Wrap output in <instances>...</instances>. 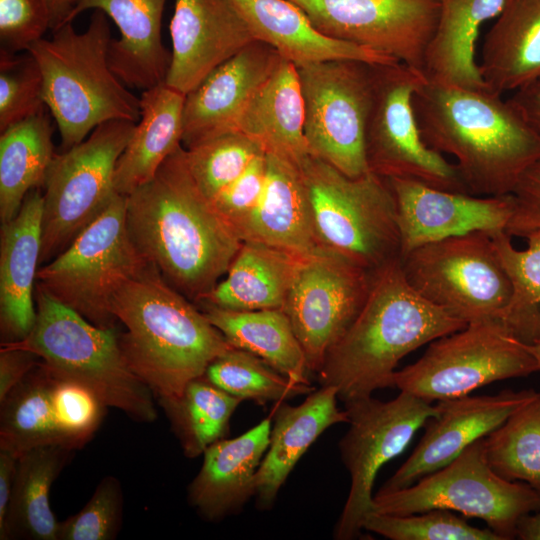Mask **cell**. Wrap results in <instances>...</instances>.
I'll return each instance as SVG.
<instances>
[{
	"label": "cell",
	"instance_id": "45",
	"mask_svg": "<svg viewBox=\"0 0 540 540\" xmlns=\"http://www.w3.org/2000/svg\"><path fill=\"white\" fill-rule=\"evenodd\" d=\"M123 493L119 480L104 477L76 514L59 522L57 540H112L120 531Z\"/></svg>",
	"mask_w": 540,
	"mask_h": 540
},
{
	"label": "cell",
	"instance_id": "46",
	"mask_svg": "<svg viewBox=\"0 0 540 540\" xmlns=\"http://www.w3.org/2000/svg\"><path fill=\"white\" fill-rule=\"evenodd\" d=\"M51 29L46 0H0V52L17 54Z\"/></svg>",
	"mask_w": 540,
	"mask_h": 540
},
{
	"label": "cell",
	"instance_id": "28",
	"mask_svg": "<svg viewBox=\"0 0 540 540\" xmlns=\"http://www.w3.org/2000/svg\"><path fill=\"white\" fill-rule=\"evenodd\" d=\"M186 95L166 83L144 90L140 119L115 168V191L128 196L150 181L165 159L182 144Z\"/></svg>",
	"mask_w": 540,
	"mask_h": 540
},
{
	"label": "cell",
	"instance_id": "7",
	"mask_svg": "<svg viewBox=\"0 0 540 540\" xmlns=\"http://www.w3.org/2000/svg\"><path fill=\"white\" fill-rule=\"evenodd\" d=\"M299 167L323 249L370 271L400 258L396 202L387 179L370 171L352 178L311 154Z\"/></svg>",
	"mask_w": 540,
	"mask_h": 540
},
{
	"label": "cell",
	"instance_id": "49",
	"mask_svg": "<svg viewBox=\"0 0 540 540\" xmlns=\"http://www.w3.org/2000/svg\"><path fill=\"white\" fill-rule=\"evenodd\" d=\"M40 361L33 352L13 345L1 346L0 400L15 387Z\"/></svg>",
	"mask_w": 540,
	"mask_h": 540
},
{
	"label": "cell",
	"instance_id": "37",
	"mask_svg": "<svg viewBox=\"0 0 540 540\" xmlns=\"http://www.w3.org/2000/svg\"><path fill=\"white\" fill-rule=\"evenodd\" d=\"M242 401L201 376L190 381L177 398L160 405L184 455L195 458L227 435L230 419Z\"/></svg>",
	"mask_w": 540,
	"mask_h": 540
},
{
	"label": "cell",
	"instance_id": "42",
	"mask_svg": "<svg viewBox=\"0 0 540 540\" xmlns=\"http://www.w3.org/2000/svg\"><path fill=\"white\" fill-rule=\"evenodd\" d=\"M363 529L391 540H502L490 528L472 526L445 509L409 515L371 512Z\"/></svg>",
	"mask_w": 540,
	"mask_h": 540
},
{
	"label": "cell",
	"instance_id": "20",
	"mask_svg": "<svg viewBox=\"0 0 540 540\" xmlns=\"http://www.w3.org/2000/svg\"><path fill=\"white\" fill-rule=\"evenodd\" d=\"M169 30L172 51L165 83L185 95L256 41L232 0H175Z\"/></svg>",
	"mask_w": 540,
	"mask_h": 540
},
{
	"label": "cell",
	"instance_id": "4",
	"mask_svg": "<svg viewBox=\"0 0 540 540\" xmlns=\"http://www.w3.org/2000/svg\"><path fill=\"white\" fill-rule=\"evenodd\" d=\"M466 322L418 295L395 259L374 273L359 314L328 351L316 373L321 385L337 388L343 403L394 387L399 361Z\"/></svg>",
	"mask_w": 540,
	"mask_h": 540
},
{
	"label": "cell",
	"instance_id": "25",
	"mask_svg": "<svg viewBox=\"0 0 540 540\" xmlns=\"http://www.w3.org/2000/svg\"><path fill=\"white\" fill-rule=\"evenodd\" d=\"M337 400L336 387L321 385L299 405L275 403L268 449L255 479L258 509H271L297 462L325 430L348 423V414L338 408Z\"/></svg>",
	"mask_w": 540,
	"mask_h": 540
},
{
	"label": "cell",
	"instance_id": "22",
	"mask_svg": "<svg viewBox=\"0 0 540 540\" xmlns=\"http://www.w3.org/2000/svg\"><path fill=\"white\" fill-rule=\"evenodd\" d=\"M43 194L40 188L25 197L17 215L0 230L1 346L18 343L36 320L35 281L41 252Z\"/></svg>",
	"mask_w": 540,
	"mask_h": 540
},
{
	"label": "cell",
	"instance_id": "44",
	"mask_svg": "<svg viewBox=\"0 0 540 540\" xmlns=\"http://www.w3.org/2000/svg\"><path fill=\"white\" fill-rule=\"evenodd\" d=\"M51 403L57 426L74 450L81 449L93 438L107 408L85 386L55 374Z\"/></svg>",
	"mask_w": 540,
	"mask_h": 540
},
{
	"label": "cell",
	"instance_id": "17",
	"mask_svg": "<svg viewBox=\"0 0 540 540\" xmlns=\"http://www.w3.org/2000/svg\"><path fill=\"white\" fill-rule=\"evenodd\" d=\"M290 1L326 37L386 55L424 75L439 0Z\"/></svg>",
	"mask_w": 540,
	"mask_h": 540
},
{
	"label": "cell",
	"instance_id": "2",
	"mask_svg": "<svg viewBox=\"0 0 540 540\" xmlns=\"http://www.w3.org/2000/svg\"><path fill=\"white\" fill-rule=\"evenodd\" d=\"M412 107L425 144L456 159L468 192L511 194L523 173L540 161V134L502 95L424 78Z\"/></svg>",
	"mask_w": 540,
	"mask_h": 540
},
{
	"label": "cell",
	"instance_id": "23",
	"mask_svg": "<svg viewBox=\"0 0 540 540\" xmlns=\"http://www.w3.org/2000/svg\"><path fill=\"white\" fill-rule=\"evenodd\" d=\"M166 1L74 0L67 23L89 9L104 12L120 32L109 45L110 68L127 87L144 91L165 83L171 64L161 34Z\"/></svg>",
	"mask_w": 540,
	"mask_h": 540
},
{
	"label": "cell",
	"instance_id": "35",
	"mask_svg": "<svg viewBox=\"0 0 540 540\" xmlns=\"http://www.w3.org/2000/svg\"><path fill=\"white\" fill-rule=\"evenodd\" d=\"M54 126L46 109L0 134V221L13 219L25 197L41 188L55 157Z\"/></svg>",
	"mask_w": 540,
	"mask_h": 540
},
{
	"label": "cell",
	"instance_id": "53",
	"mask_svg": "<svg viewBox=\"0 0 540 540\" xmlns=\"http://www.w3.org/2000/svg\"><path fill=\"white\" fill-rule=\"evenodd\" d=\"M46 2L51 17V30L54 31L68 22L74 0H46Z\"/></svg>",
	"mask_w": 540,
	"mask_h": 540
},
{
	"label": "cell",
	"instance_id": "13",
	"mask_svg": "<svg viewBox=\"0 0 540 540\" xmlns=\"http://www.w3.org/2000/svg\"><path fill=\"white\" fill-rule=\"evenodd\" d=\"M375 65L332 59L297 67L310 153L352 178L369 172L364 139Z\"/></svg>",
	"mask_w": 540,
	"mask_h": 540
},
{
	"label": "cell",
	"instance_id": "14",
	"mask_svg": "<svg viewBox=\"0 0 540 540\" xmlns=\"http://www.w3.org/2000/svg\"><path fill=\"white\" fill-rule=\"evenodd\" d=\"M349 428L339 442L340 456L350 475V489L334 527L333 537H359L373 511V485L380 468L403 452L415 433L437 414L432 405L410 393L389 401L371 396L344 403Z\"/></svg>",
	"mask_w": 540,
	"mask_h": 540
},
{
	"label": "cell",
	"instance_id": "34",
	"mask_svg": "<svg viewBox=\"0 0 540 540\" xmlns=\"http://www.w3.org/2000/svg\"><path fill=\"white\" fill-rule=\"evenodd\" d=\"M74 451L63 445H46L19 456L0 540H57L59 522L50 508L49 494Z\"/></svg>",
	"mask_w": 540,
	"mask_h": 540
},
{
	"label": "cell",
	"instance_id": "5",
	"mask_svg": "<svg viewBox=\"0 0 540 540\" xmlns=\"http://www.w3.org/2000/svg\"><path fill=\"white\" fill-rule=\"evenodd\" d=\"M29 49L44 84V101L54 118L63 151L82 142L97 126L112 120L140 119V98L115 75L108 62L112 40L108 16L93 10L87 29L72 22L52 31Z\"/></svg>",
	"mask_w": 540,
	"mask_h": 540
},
{
	"label": "cell",
	"instance_id": "15",
	"mask_svg": "<svg viewBox=\"0 0 540 540\" xmlns=\"http://www.w3.org/2000/svg\"><path fill=\"white\" fill-rule=\"evenodd\" d=\"M424 75L403 63L375 65L373 101L365 129L370 172L468 193L455 164L429 148L421 136L412 96Z\"/></svg>",
	"mask_w": 540,
	"mask_h": 540
},
{
	"label": "cell",
	"instance_id": "24",
	"mask_svg": "<svg viewBox=\"0 0 540 540\" xmlns=\"http://www.w3.org/2000/svg\"><path fill=\"white\" fill-rule=\"evenodd\" d=\"M272 416L232 439H220L203 453L187 488L189 504L206 521L238 513L255 494V479L268 449Z\"/></svg>",
	"mask_w": 540,
	"mask_h": 540
},
{
	"label": "cell",
	"instance_id": "31",
	"mask_svg": "<svg viewBox=\"0 0 540 540\" xmlns=\"http://www.w3.org/2000/svg\"><path fill=\"white\" fill-rule=\"evenodd\" d=\"M506 0H439V16L425 55L427 80L488 88L476 63V40L484 22L497 17Z\"/></svg>",
	"mask_w": 540,
	"mask_h": 540
},
{
	"label": "cell",
	"instance_id": "50",
	"mask_svg": "<svg viewBox=\"0 0 540 540\" xmlns=\"http://www.w3.org/2000/svg\"><path fill=\"white\" fill-rule=\"evenodd\" d=\"M508 100L540 134V76L515 90Z\"/></svg>",
	"mask_w": 540,
	"mask_h": 540
},
{
	"label": "cell",
	"instance_id": "3",
	"mask_svg": "<svg viewBox=\"0 0 540 540\" xmlns=\"http://www.w3.org/2000/svg\"><path fill=\"white\" fill-rule=\"evenodd\" d=\"M111 309L126 328L119 345L127 364L159 404L177 398L233 347L149 262L118 290Z\"/></svg>",
	"mask_w": 540,
	"mask_h": 540
},
{
	"label": "cell",
	"instance_id": "29",
	"mask_svg": "<svg viewBox=\"0 0 540 540\" xmlns=\"http://www.w3.org/2000/svg\"><path fill=\"white\" fill-rule=\"evenodd\" d=\"M304 100L297 66L282 58L270 78L250 101L238 131L265 154L289 159L298 165L309 156L304 134Z\"/></svg>",
	"mask_w": 540,
	"mask_h": 540
},
{
	"label": "cell",
	"instance_id": "41",
	"mask_svg": "<svg viewBox=\"0 0 540 540\" xmlns=\"http://www.w3.org/2000/svg\"><path fill=\"white\" fill-rule=\"evenodd\" d=\"M185 150L189 171L210 201L264 153L240 131L219 135Z\"/></svg>",
	"mask_w": 540,
	"mask_h": 540
},
{
	"label": "cell",
	"instance_id": "8",
	"mask_svg": "<svg viewBox=\"0 0 540 540\" xmlns=\"http://www.w3.org/2000/svg\"><path fill=\"white\" fill-rule=\"evenodd\" d=\"M127 197L116 193L104 210L59 255L42 265L37 281L48 293L100 328H115L114 295L148 261L133 243Z\"/></svg>",
	"mask_w": 540,
	"mask_h": 540
},
{
	"label": "cell",
	"instance_id": "38",
	"mask_svg": "<svg viewBox=\"0 0 540 540\" xmlns=\"http://www.w3.org/2000/svg\"><path fill=\"white\" fill-rule=\"evenodd\" d=\"M512 283V294L499 321L520 341L540 340V230L525 238L528 246L516 249L505 231L491 233Z\"/></svg>",
	"mask_w": 540,
	"mask_h": 540
},
{
	"label": "cell",
	"instance_id": "43",
	"mask_svg": "<svg viewBox=\"0 0 540 540\" xmlns=\"http://www.w3.org/2000/svg\"><path fill=\"white\" fill-rule=\"evenodd\" d=\"M46 108L43 76L33 55L0 52V133Z\"/></svg>",
	"mask_w": 540,
	"mask_h": 540
},
{
	"label": "cell",
	"instance_id": "47",
	"mask_svg": "<svg viewBox=\"0 0 540 540\" xmlns=\"http://www.w3.org/2000/svg\"><path fill=\"white\" fill-rule=\"evenodd\" d=\"M266 180L267 158L263 153L256 157L234 182L210 201L218 214L238 235L256 209Z\"/></svg>",
	"mask_w": 540,
	"mask_h": 540
},
{
	"label": "cell",
	"instance_id": "10",
	"mask_svg": "<svg viewBox=\"0 0 540 540\" xmlns=\"http://www.w3.org/2000/svg\"><path fill=\"white\" fill-rule=\"evenodd\" d=\"M400 263L418 295L467 324L499 320L511 298L512 283L489 232L424 244Z\"/></svg>",
	"mask_w": 540,
	"mask_h": 540
},
{
	"label": "cell",
	"instance_id": "18",
	"mask_svg": "<svg viewBox=\"0 0 540 540\" xmlns=\"http://www.w3.org/2000/svg\"><path fill=\"white\" fill-rule=\"evenodd\" d=\"M394 194L400 258L427 243L474 231H505L514 211L511 194L476 196L405 179H387Z\"/></svg>",
	"mask_w": 540,
	"mask_h": 540
},
{
	"label": "cell",
	"instance_id": "1",
	"mask_svg": "<svg viewBox=\"0 0 540 540\" xmlns=\"http://www.w3.org/2000/svg\"><path fill=\"white\" fill-rule=\"evenodd\" d=\"M126 197L127 227L139 252L180 293L202 302L243 240L196 185L185 148L179 146Z\"/></svg>",
	"mask_w": 540,
	"mask_h": 540
},
{
	"label": "cell",
	"instance_id": "51",
	"mask_svg": "<svg viewBox=\"0 0 540 540\" xmlns=\"http://www.w3.org/2000/svg\"><path fill=\"white\" fill-rule=\"evenodd\" d=\"M19 455L0 449V528L3 527L11 499Z\"/></svg>",
	"mask_w": 540,
	"mask_h": 540
},
{
	"label": "cell",
	"instance_id": "39",
	"mask_svg": "<svg viewBox=\"0 0 540 540\" xmlns=\"http://www.w3.org/2000/svg\"><path fill=\"white\" fill-rule=\"evenodd\" d=\"M483 447L496 474L540 492V392L485 436Z\"/></svg>",
	"mask_w": 540,
	"mask_h": 540
},
{
	"label": "cell",
	"instance_id": "40",
	"mask_svg": "<svg viewBox=\"0 0 540 540\" xmlns=\"http://www.w3.org/2000/svg\"><path fill=\"white\" fill-rule=\"evenodd\" d=\"M204 376L230 395L259 405L287 401L316 389L290 379L261 358L235 347L217 357Z\"/></svg>",
	"mask_w": 540,
	"mask_h": 540
},
{
	"label": "cell",
	"instance_id": "33",
	"mask_svg": "<svg viewBox=\"0 0 540 540\" xmlns=\"http://www.w3.org/2000/svg\"><path fill=\"white\" fill-rule=\"evenodd\" d=\"M200 303L205 317L231 346L254 354L294 381L311 384L305 351L282 309L238 311Z\"/></svg>",
	"mask_w": 540,
	"mask_h": 540
},
{
	"label": "cell",
	"instance_id": "26",
	"mask_svg": "<svg viewBox=\"0 0 540 540\" xmlns=\"http://www.w3.org/2000/svg\"><path fill=\"white\" fill-rule=\"evenodd\" d=\"M266 158V185L256 209L240 230V238L302 256L323 250L299 165L274 154H266Z\"/></svg>",
	"mask_w": 540,
	"mask_h": 540
},
{
	"label": "cell",
	"instance_id": "30",
	"mask_svg": "<svg viewBox=\"0 0 540 540\" xmlns=\"http://www.w3.org/2000/svg\"><path fill=\"white\" fill-rule=\"evenodd\" d=\"M478 64L489 90L515 91L540 76V0H506Z\"/></svg>",
	"mask_w": 540,
	"mask_h": 540
},
{
	"label": "cell",
	"instance_id": "27",
	"mask_svg": "<svg viewBox=\"0 0 540 540\" xmlns=\"http://www.w3.org/2000/svg\"><path fill=\"white\" fill-rule=\"evenodd\" d=\"M232 1L255 39L269 44L297 67L332 59H356L378 65L400 63L373 50L326 37L290 0Z\"/></svg>",
	"mask_w": 540,
	"mask_h": 540
},
{
	"label": "cell",
	"instance_id": "6",
	"mask_svg": "<svg viewBox=\"0 0 540 540\" xmlns=\"http://www.w3.org/2000/svg\"><path fill=\"white\" fill-rule=\"evenodd\" d=\"M35 306L29 335L8 345L35 353L55 375L85 386L106 407L119 409L136 422L157 419L155 396L127 364L117 327L95 326L38 283Z\"/></svg>",
	"mask_w": 540,
	"mask_h": 540
},
{
	"label": "cell",
	"instance_id": "9",
	"mask_svg": "<svg viewBox=\"0 0 540 540\" xmlns=\"http://www.w3.org/2000/svg\"><path fill=\"white\" fill-rule=\"evenodd\" d=\"M430 509L479 518L502 540H510L516 538L518 520L540 510V492L496 474L487 463L481 438L409 487L378 491L373 497L376 513L409 515Z\"/></svg>",
	"mask_w": 540,
	"mask_h": 540
},
{
	"label": "cell",
	"instance_id": "54",
	"mask_svg": "<svg viewBox=\"0 0 540 540\" xmlns=\"http://www.w3.org/2000/svg\"><path fill=\"white\" fill-rule=\"evenodd\" d=\"M527 347L531 354L534 356V358L537 361V365L540 371V340H537L531 344H527Z\"/></svg>",
	"mask_w": 540,
	"mask_h": 540
},
{
	"label": "cell",
	"instance_id": "36",
	"mask_svg": "<svg viewBox=\"0 0 540 540\" xmlns=\"http://www.w3.org/2000/svg\"><path fill=\"white\" fill-rule=\"evenodd\" d=\"M53 379V372L40 359L0 400V449L20 456L39 446L69 447L54 417L51 403Z\"/></svg>",
	"mask_w": 540,
	"mask_h": 540
},
{
	"label": "cell",
	"instance_id": "48",
	"mask_svg": "<svg viewBox=\"0 0 540 540\" xmlns=\"http://www.w3.org/2000/svg\"><path fill=\"white\" fill-rule=\"evenodd\" d=\"M511 195L514 211L505 232L525 238L540 230V161L523 173Z\"/></svg>",
	"mask_w": 540,
	"mask_h": 540
},
{
	"label": "cell",
	"instance_id": "16",
	"mask_svg": "<svg viewBox=\"0 0 540 540\" xmlns=\"http://www.w3.org/2000/svg\"><path fill=\"white\" fill-rule=\"evenodd\" d=\"M374 273L325 249L301 257L282 310L312 373L359 314Z\"/></svg>",
	"mask_w": 540,
	"mask_h": 540
},
{
	"label": "cell",
	"instance_id": "52",
	"mask_svg": "<svg viewBox=\"0 0 540 540\" xmlns=\"http://www.w3.org/2000/svg\"><path fill=\"white\" fill-rule=\"evenodd\" d=\"M516 537L521 540H540V510L522 516L516 525Z\"/></svg>",
	"mask_w": 540,
	"mask_h": 540
},
{
	"label": "cell",
	"instance_id": "32",
	"mask_svg": "<svg viewBox=\"0 0 540 540\" xmlns=\"http://www.w3.org/2000/svg\"><path fill=\"white\" fill-rule=\"evenodd\" d=\"M302 255L257 241H243L224 280L202 301L248 311L283 309Z\"/></svg>",
	"mask_w": 540,
	"mask_h": 540
},
{
	"label": "cell",
	"instance_id": "19",
	"mask_svg": "<svg viewBox=\"0 0 540 540\" xmlns=\"http://www.w3.org/2000/svg\"><path fill=\"white\" fill-rule=\"evenodd\" d=\"M538 392L504 390L492 396L469 395L438 401V412L424 424L416 448L379 492L409 487L444 467L475 441L502 425Z\"/></svg>",
	"mask_w": 540,
	"mask_h": 540
},
{
	"label": "cell",
	"instance_id": "11",
	"mask_svg": "<svg viewBox=\"0 0 540 540\" xmlns=\"http://www.w3.org/2000/svg\"><path fill=\"white\" fill-rule=\"evenodd\" d=\"M135 125L128 120L102 123L82 142L55 155L42 186L40 265L67 248L117 193L116 163Z\"/></svg>",
	"mask_w": 540,
	"mask_h": 540
},
{
	"label": "cell",
	"instance_id": "12",
	"mask_svg": "<svg viewBox=\"0 0 540 540\" xmlns=\"http://www.w3.org/2000/svg\"><path fill=\"white\" fill-rule=\"evenodd\" d=\"M539 371L527 344L499 320L468 323L428 346L415 363L394 373V387L427 402L468 395L492 382Z\"/></svg>",
	"mask_w": 540,
	"mask_h": 540
},
{
	"label": "cell",
	"instance_id": "21",
	"mask_svg": "<svg viewBox=\"0 0 540 540\" xmlns=\"http://www.w3.org/2000/svg\"><path fill=\"white\" fill-rule=\"evenodd\" d=\"M281 60L272 46L256 40L213 70L186 94L183 147L189 149L219 135L238 131L250 101Z\"/></svg>",
	"mask_w": 540,
	"mask_h": 540
}]
</instances>
